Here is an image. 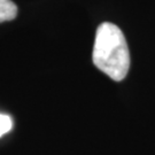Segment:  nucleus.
Here are the masks:
<instances>
[{"mask_svg": "<svg viewBox=\"0 0 155 155\" xmlns=\"http://www.w3.org/2000/svg\"><path fill=\"white\" fill-rule=\"evenodd\" d=\"M17 15V6L12 0H0V23L14 20Z\"/></svg>", "mask_w": 155, "mask_h": 155, "instance_id": "2", "label": "nucleus"}, {"mask_svg": "<svg viewBox=\"0 0 155 155\" xmlns=\"http://www.w3.org/2000/svg\"><path fill=\"white\" fill-rule=\"evenodd\" d=\"M94 66L115 81H123L130 69V52L121 29L109 22L100 24L94 39Z\"/></svg>", "mask_w": 155, "mask_h": 155, "instance_id": "1", "label": "nucleus"}, {"mask_svg": "<svg viewBox=\"0 0 155 155\" xmlns=\"http://www.w3.org/2000/svg\"><path fill=\"white\" fill-rule=\"evenodd\" d=\"M13 127V120L6 114H0V137L9 132Z\"/></svg>", "mask_w": 155, "mask_h": 155, "instance_id": "3", "label": "nucleus"}]
</instances>
